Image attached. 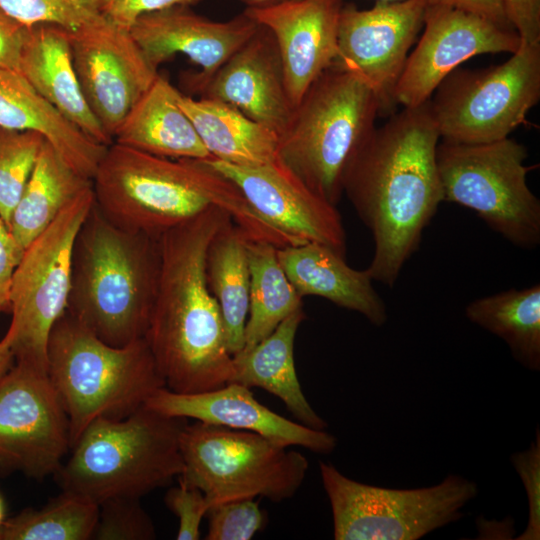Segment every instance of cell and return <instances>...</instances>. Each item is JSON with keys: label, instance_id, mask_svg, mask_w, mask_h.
<instances>
[{"label": "cell", "instance_id": "1", "mask_svg": "<svg viewBox=\"0 0 540 540\" xmlns=\"http://www.w3.org/2000/svg\"><path fill=\"white\" fill-rule=\"evenodd\" d=\"M439 141L429 100L403 107L374 129L346 173L343 193L372 235L373 281L395 285L443 202Z\"/></svg>", "mask_w": 540, "mask_h": 540}, {"label": "cell", "instance_id": "2", "mask_svg": "<svg viewBox=\"0 0 540 540\" xmlns=\"http://www.w3.org/2000/svg\"><path fill=\"white\" fill-rule=\"evenodd\" d=\"M231 216L211 206L159 237L160 268L145 340L165 387L180 394L215 390L231 382L219 306L206 279V255Z\"/></svg>", "mask_w": 540, "mask_h": 540}, {"label": "cell", "instance_id": "3", "mask_svg": "<svg viewBox=\"0 0 540 540\" xmlns=\"http://www.w3.org/2000/svg\"><path fill=\"white\" fill-rule=\"evenodd\" d=\"M94 204L113 224L159 238L211 206L251 240L292 242L261 219L236 186L204 159H171L110 144L92 179Z\"/></svg>", "mask_w": 540, "mask_h": 540}, {"label": "cell", "instance_id": "4", "mask_svg": "<svg viewBox=\"0 0 540 540\" xmlns=\"http://www.w3.org/2000/svg\"><path fill=\"white\" fill-rule=\"evenodd\" d=\"M159 268V238L118 227L94 204L75 238L66 311L109 345L144 338Z\"/></svg>", "mask_w": 540, "mask_h": 540}, {"label": "cell", "instance_id": "5", "mask_svg": "<svg viewBox=\"0 0 540 540\" xmlns=\"http://www.w3.org/2000/svg\"><path fill=\"white\" fill-rule=\"evenodd\" d=\"M187 420L146 405L122 419H95L55 474L62 490L99 505L113 498L141 499L170 485L184 468L180 436Z\"/></svg>", "mask_w": 540, "mask_h": 540}, {"label": "cell", "instance_id": "6", "mask_svg": "<svg viewBox=\"0 0 540 540\" xmlns=\"http://www.w3.org/2000/svg\"><path fill=\"white\" fill-rule=\"evenodd\" d=\"M47 372L69 419L71 448L95 419L125 418L165 387L145 338L109 345L67 311L49 335Z\"/></svg>", "mask_w": 540, "mask_h": 540}, {"label": "cell", "instance_id": "7", "mask_svg": "<svg viewBox=\"0 0 540 540\" xmlns=\"http://www.w3.org/2000/svg\"><path fill=\"white\" fill-rule=\"evenodd\" d=\"M380 115L373 91L336 61L309 87L279 136L278 159L337 205L353 160Z\"/></svg>", "mask_w": 540, "mask_h": 540}, {"label": "cell", "instance_id": "8", "mask_svg": "<svg viewBox=\"0 0 540 540\" xmlns=\"http://www.w3.org/2000/svg\"><path fill=\"white\" fill-rule=\"evenodd\" d=\"M184 468L178 481L198 488L210 508L228 501L292 498L308 468L300 452L250 431L197 421L180 436Z\"/></svg>", "mask_w": 540, "mask_h": 540}, {"label": "cell", "instance_id": "9", "mask_svg": "<svg viewBox=\"0 0 540 540\" xmlns=\"http://www.w3.org/2000/svg\"><path fill=\"white\" fill-rule=\"evenodd\" d=\"M527 148L506 137L485 143L439 141L443 201L476 213L517 247L540 244V200L527 184Z\"/></svg>", "mask_w": 540, "mask_h": 540}, {"label": "cell", "instance_id": "10", "mask_svg": "<svg viewBox=\"0 0 540 540\" xmlns=\"http://www.w3.org/2000/svg\"><path fill=\"white\" fill-rule=\"evenodd\" d=\"M336 540H416L456 522L478 494L474 481L448 475L421 488L393 489L364 484L319 462Z\"/></svg>", "mask_w": 540, "mask_h": 540}, {"label": "cell", "instance_id": "11", "mask_svg": "<svg viewBox=\"0 0 540 540\" xmlns=\"http://www.w3.org/2000/svg\"><path fill=\"white\" fill-rule=\"evenodd\" d=\"M539 100L540 42H521L502 64L456 68L429 105L442 141L473 144L509 137Z\"/></svg>", "mask_w": 540, "mask_h": 540}, {"label": "cell", "instance_id": "12", "mask_svg": "<svg viewBox=\"0 0 540 540\" xmlns=\"http://www.w3.org/2000/svg\"><path fill=\"white\" fill-rule=\"evenodd\" d=\"M93 205L90 186L25 249L10 292L14 362L47 371L49 335L67 309L75 238Z\"/></svg>", "mask_w": 540, "mask_h": 540}, {"label": "cell", "instance_id": "13", "mask_svg": "<svg viewBox=\"0 0 540 540\" xmlns=\"http://www.w3.org/2000/svg\"><path fill=\"white\" fill-rule=\"evenodd\" d=\"M69 449V419L48 372L14 362L0 380V472L41 480Z\"/></svg>", "mask_w": 540, "mask_h": 540}, {"label": "cell", "instance_id": "14", "mask_svg": "<svg viewBox=\"0 0 540 540\" xmlns=\"http://www.w3.org/2000/svg\"><path fill=\"white\" fill-rule=\"evenodd\" d=\"M426 9L427 0L377 1L364 10L352 4L341 8L336 62L373 91L380 115L397 106L395 90Z\"/></svg>", "mask_w": 540, "mask_h": 540}, {"label": "cell", "instance_id": "15", "mask_svg": "<svg viewBox=\"0 0 540 540\" xmlns=\"http://www.w3.org/2000/svg\"><path fill=\"white\" fill-rule=\"evenodd\" d=\"M69 34L85 100L113 141L128 112L158 76V70L149 63L130 31L104 17Z\"/></svg>", "mask_w": 540, "mask_h": 540}, {"label": "cell", "instance_id": "16", "mask_svg": "<svg viewBox=\"0 0 540 540\" xmlns=\"http://www.w3.org/2000/svg\"><path fill=\"white\" fill-rule=\"evenodd\" d=\"M231 181L251 209L294 245L315 242L346 254V233L336 205L311 190L278 157L257 166L204 159Z\"/></svg>", "mask_w": 540, "mask_h": 540}, {"label": "cell", "instance_id": "17", "mask_svg": "<svg viewBox=\"0 0 540 540\" xmlns=\"http://www.w3.org/2000/svg\"><path fill=\"white\" fill-rule=\"evenodd\" d=\"M424 33L409 54L398 81L397 105L414 107L427 102L438 85L469 58L487 53H514L521 40L479 16L441 5L428 4Z\"/></svg>", "mask_w": 540, "mask_h": 540}, {"label": "cell", "instance_id": "18", "mask_svg": "<svg viewBox=\"0 0 540 540\" xmlns=\"http://www.w3.org/2000/svg\"><path fill=\"white\" fill-rule=\"evenodd\" d=\"M259 27L245 12L227 21H213L187 5H175L140 16L130 33L155 69L176 54H184L199 66L198 72L183 75L186 89L198 94Z\"/></svg>", "mask_w": 540, "mask_h": 540}, {"label": "cell", "instance_id": "19", "mask_svg": "<svg viewBox=\"0 0 540 540\" xmlns=\"http://www.w3.org/2000/svg\"><path fill=\"white\" fill-rule=\"evenodd\" d=\"M342 6L343 0H284L244 11L272 33L294 108L338 57Z\"/></svg>", "mask_w": 540, "mask_h": 540}, {"label": "cell", "instance_id": "20", "mask_svg": "<svg viewBox=\"0 0 540 540\" xmlns=\"http://www.w3.org/2000/svg\"><path fill=\"white\" fill-rule=\"evenodd\" d=\"M145 405L168 416L254 432L285 447L300 446L328 454L337 446L332 434L273 412L257 401L250 388L235 382L195 394L175 393L163 387Z\"/></svg>", "mask_w": 540, "mask_h": 540}, {"label": "cell", "instance_id": "21", "mask_svg": "<svg viewBox=\"0 0 540 540\" xmlns=\"http://www.w3.org/2000/svg\"><path fill=\"white\" fill-rule=\"evenodd\" d=\"M198 95L230 104L279 136L294 111L276 41L263 26L210 77Z\"/></svg>", "mask_w": 540, "mask_h": 540}, {"label": "cell", "instance_id": "22", "mask_svg": "<svg viewBox=\"0 0 540 540\" xmlns=\"http://www.w3.org/2000/svg\"><path fill=\"white\" fill-rule=\"evenodd\" d=\"M18 72L42 98L91 139L105 146L113 143L81 90L68 30L54 24L28 27Z\"/></svg>", "mask_w": 540, "mask_h": 540}, {"label": "cell", "instance_id": "23", "mask_svg": "<svg viewBox=\"0 0 540 540\" xmlns=\"http://www.w3.org/2000/svg\"><path fill=\"white\" fill-rule=\"evenodd\" d=\"M277 258L302 298L322 297L361 314L374 326L386 323V305L367 269L350 267L345 256L315 242L277 248Z\"/></svg>", "mask_w": 540, "mask_h": 540}, {"label": "cell", "instance_id": "24", "mask_svg": "<svg viewBox=\"0 0 540 540\" xmlns=\"http://www.w3.org/2000/svg\"><path fill=\"white\" fill-rule=\"evenodd\" d=\"M0 127L41 133L76 173L90 180L108 147L64 118L18 71L2 68Z\"/></svg>", "mask_w": 540, "mask_h": 540}, {"label": "cell", "instance_id": "25", "mask_svg": "<svg viewBox=\"0 0 540 540\" xmlns=\"http://www.w3.org/2000/svg\"><path fill=\"white\" fill-rule=\"evenodd\" d=\"M181 92L158 74L117 129L113 142L171 159L211 157L181 109Z\"/></svg>", "mask_w": 540, "mask_h": 540}, {"label": "cell", "instance_id": "26", "mask_svg": "<svg viewBox=\"0 0 540 540\" xmlns=\"http://www.w3.org/2000/svg\"><path fill=\"white\" fill-rule=\"evenodd\" d=\"M305 318L303 307L297 309L267 337L232 356L231 382L266 390L278 397L299 423L324 430L327 423L305 397L295 367V337Z\"/></svg>", "mask_w": 540, "mask_h": 540}, {"label": "cell", "instance_id": "27", "mask_svg": "<svg viewBox=\"0 0 540 540\" xmlns=\"http://www.w3.org/2000/svg\"><path fill=\"white\" fill-rule=\"evenodd\" d=\"M178 103L214 159L257 166L278 156L279 135L225 102L180 94Z\"/></svg>", "mask_w": 540, "mask_h": 540}, {"label": "cell", "instance_id": "28", "mask_svg": "<svg viewBox=\"0 0 540 540\" xmlns=\"http://www.w3.org/2000/svg\"><path fill=\"white\" fill-rule=\"evenodd\" d=\"M248 239L231 219L213 237L206 255L207 284L219 306L232 356L244 347L249 312Z\"/></svg>", "mask_w": 540, "mask_h": 540}, {"label": "cell", "instance_id": "29", "mask_svg": "<svg viewBox=\"0 0 540 540\" xmlns=\"http://www.w3.org/2000/svg\"><path fill=\"white\" fill-rule=\"evenodd\" d=\"M92 180L76 173L45 140L30 179L13 210L9 229L26 249Z\"/></svg>", "mask_w": 540, "mask_h": 540}, {"label": "cell", "instance_id": "30", "mask_svg": "<svg viewBox=\"0 0 540 540\" xmlns=\"http://www.w3.org/2000/svg\"><path fill=\"white\" fill-rule=\"evenodd\" d=\"M469 321L502 339L514 359L540 370V285L509 289L470 302Z\"/></svg>", "mask_w": 540, "mask_h": 540}, {"label": "cell", "instance_id": "31", "mask_svg": "<svg viewBox=\"0 0 540 540\" xmlns=\"http://www.w3.org/2000/svg\"><path fill=\"white\" fill-rule=\"evenodd\" d=\"M247 253L250 295L242 350L253 347L286 317L303 307L302 297L278 261L275 245L248 239Z\"/></svg>", "mask_w": 540, "mask_h": 540}, {"label": "cell", "instance_id": "32", "mask_svg": "<svg viewBox=\"0 0 540 540\" xmlns=\"http://www.w3.org/2000/svg\"><path fill=\"white\" fill-rule=\"evenodd\" d=\"M98 517L96 502L62 490L42 508H27L4 520L1 540H88L93 538Z\"/></svg>", "mask_w": 540, "mask_h": 540}, {"label": "cell", "instance_id": "33", "mask_svg": "<svg viewBox=\"0 0 540 540\" xmlns=\"http://www.w3.org/2000/svg\"><path fill=\"white\" fill-rule=\"evenodd\" d=\"M44 142L37 131L0 127V217L8 227Z\"/></svg>", "mask_w": 540, "mask_h": 540}, {"label": "cell", "instance_id": "34", "mask_svg": "<svg viewBox=\"0 0 540 540\" xmlns=\"http://www.w3.org/2000/svg\"><path fill=\"white\" fill-rule=\"evenodd\" d=\"M0 7L24 26L54 24L70 32L102 17L85 0H0Z\"/></svg>", "mask_w": 540, "mask_h": 540}, {"label": "cell", "instance_id": "35", "mask_svg": "<svg viewBox=\"0 0 540 540\" xmlns=\"http://www.w3.org/2000/svg\"><path fill=\"white\" fill-rule=\"evenodd\" d=\"M99 540H151L154 524L136 498H113L99 504V517L93 535Z\"/></svg>", "mask_w": 540, "mask_h": 540}, {"label": "cell", "instance_id": "36", "mask_svg": "<svg viewBox=\"0 0 540 540\" xmlns=\"http://www.w3.org/2000/svg\"><path fill=\"white\" fill-rule=\"evenodd\" d=\"M207 540H249L261 531L267 516L254 499H240L211 507Z\"/></svg>", "mask_w": 540, "mask_h": 540}, {"label": "cell", "instance_id": "37", "mask_svg": "<svg viewBox=\"0 0 540 540\" xmlns=\"http://www.w3.org/2000/svg\"><path fill=\"white\" fill-rule=\"evenodd\" d=\"M511 462L519 475L528 500V519L517 540L540 539V431L528 449L511 455Z\"/></svg>", "mask_w": 540, "mask_h": 540}, {"label": "cell", "instance_id": "38", "mask_svg": "<svg viewBox=\"0 0 540 540\" xmlns=\"http://www.w3.org/2000/svg\"><path fill=\"white\" fill-rule=\"evenodd\" d=\"M165 505L179 520L176 539H200V524L207 515L210 505L201 490L178 481V485L167 490Z\"/></svg>", "mask_w": 540, "mask_h": 540}, {"label": "cell", "instance_id": "39", "mask_svg": "<svg viewBox=\"0 0 540 540\" xmlns=\"http://www.w3.org/2000/svg\"><path fill=\"white\" fill-rule=\"evenodd\" d=\"M201 0H85L99 15L130 31L136 20L149 12L175 5H193Z\"/></svg>", "mask_w": 540, "mask_h": 540}, {"label": "cell", "instance_id": "40", "mask_svg": "<svg viewBox=\"0 0 540 540\" xmlns=\"http://www.w3.org/2000/svg\"><path fill=\"white\" fill-rule=\"evenodd\" d=\"M25 249L0 217V311L10 310L13 276Z\"/></svg>", "mask_w": 540, "mask_h": 540}, {"label": "cell", "instance_id": "41", "mask_svg": "<svg viewBox=\"0 0 540 540\" xmlns=\"http://www.w3.org/2000/svg\"><path fill=\"white\" fill-rule=\"evenodd\" d=\"M502 1L508 21L521 42H540V0Z\"/></svg>", "mask_w": 540, "mask_h": 540}, {"label": "cell", "instance_id": "42", "mask_svg": "<svg viewBox=\"0 0 540 540\" xmlns=\"http://www.w3.org/2000/svg\"><path fill=\"white\" fill-rule=\"evenodd\" d=\"M27 29L0 7V68L18 71Z\"/></svg>", "mask_w": 540, "mask_h": 540}, {"label": "cell", "instance_id": "43", "mask_svg": "<svg viewBox=\"0 0 540 540\" xmlns=\"http://www.w3.org/2000/svg\"><path fill=\"white\" fill-rule=\"evenodd\" d=\"M427 2L458 9L484 18L504 29L514 30L508 21L502 0H427Z\"/></svg>", "mask_w": 540, "mask_h": 540}, {"label": "cell", "instance_id": "44", "mask_svg": "<svg viewBox=\"0 0 540 540\" xmlns=\"http://www.w3.org/2000/svg\"><path fill=\"white\" fill-rule=\"evenodd\" d=\"M12 334L8 329L0 340V380L14 364V355L11 348Z\"/></svg>", "mask_w": 540, "mask_h": 540}, {"label": "cell", "instance_id": "45", "mask_svg": "<svg viewBox=\"0 0 540 540\" xmlns=\"http://www.w3.org/2000/svg\"><path fill=\"white\" fill-rule=\"evenodd\" d=\"M246 5L247 8H261L270 6L279 2H282L284 0H242Z\"/></svg>", "mask_w": 540, "mask_h": 540}, {"label": "cell", "instance_id": "46", "mask_svg": "<svg viewBox=\"0 0 540 540\" xmlns=\"http://www.w3.org/2000/svg\"><path fill=\"white\" fill-rule=\"evenodd\" d=\"M5 518V509H4V502L2 497L0 496V527L4 522Z\"/></svg>", "mask_w": 540, "mask_h": 540}, {"label": "cell", "instance_id": "47", "mask_svg": "<svg viewBox=\"0 0 540 540\" xmlns=\"http://www.w3.org/2000/svg\"><path fill=\"white\" fill-rule=\"evenodd\" d=\"M377 1H396V0H377Z\"/></svg>", "mask_w": 540, "mask_h": 540}, {"label": "cell", "instance_id": "48", "mask_svg": "<svg viewBox=\"0 0 540 540\" xmlns=\"http://www.w3.org/2000/svg\"><path fill=\"white\" fill-rule=\"evenodd\" d=\"M0 540H1V535H0Z\"/></svg>", "mask_w": 540, "mask_h": 540}, {"label": "cell", "instance_id": "49", "mask_svg": "<svg viewBox=\"0 0 540 540\" xmlns=\"http://www.w3.org/2000/svg\"><path fill=\"white\" fill-rule=\"evenodd\" d=\"M1 312V311H0Z\"/></svg>", "mask_w": 540, "mask_h": 540}]
</instances>
